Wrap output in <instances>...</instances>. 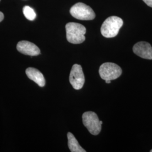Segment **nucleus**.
<instances>
[{
  "instance_id": "20e7f679",
  "label": "nucleus",
  "mask_w": 152,
  "mask_h": 152,
  "mask_svg": "<svg viewBox=\"0 0 152 152\" xmlns=\"http://www.w3.org/2000/svg\"><path fill=\"white\" fill-rule=\"evenodd\" d=\"M84 126L93 135H98L102 129V124L98 115L93 112H86L82 115Z\"/></svg>"
},
{
  "instance_id": "423d86ee",
  "label": "nucleus",
  "mask_w": 152,
  "mask_h": 152,
  "mask_svg": "<svg viewBox=\"0 0 152 152\" xmlns=\"http://www.w3.org/2000/svg\"><path fill=\"white\" fill-rule=\"evenodd\" d=\"M69 82L76 90L82 88L85 83V76L81 65L77 64L73 65L69 75Z\"/></svg>"
},
{
  "instance_id": "4468645a",
  "label": "nucleus",
  "mask_w": 152,
  "mask_h": 152,
  "mask_svg": "<svg viewBox=\"0 0 152 152\" xmlns=\"http://www.w3.org/2000/svg\"><path fill=\"white\" fill-rule=\"evenodd\" d=\"M105 82L107 83H110L111 81H110V80H105Z\"/></svg>"
},
{
  "instance_id": "7ed1b4c3",
  "label": "nucleus",
  "mask_w": 152,
  "mask_h": 152,
  "mask_svg": "<svg viewBox=\"0 0 152 152\" xmlns=\"http://www.w3.org/2000/svg\"><path fill=\"white\" fill-rule=\"evenodd\" d=\"M71 15L79 20H90L95 18V13L92 9L83 3L78 2L70 9Z\"/></svg>"
},
{
  "instance_id": "dca6fc26",
  "label": "nucleus",
  "mask_w": 152,
  "mask_h": 152,
  "mask_svg": "<svg viewBox=\"0 0 152 152\" xmlns=\"http://www.w3.org/2000/svg\"><path fill=\"white\" fill-rule=\"evenodd\" d=\"M151 152H152V149L151 150Z\"/></svg>"
},
{
  "instance_id": "f257e3e1",
  "label": "nucleus",
  "mask_w": 152,
  "mask_h": 152,
  "mask_svg": "<svg viewBox=\"0 0 152 152\" xmlns=\"http://www.w3.org/2000/svg\"><path fill=\"white\" fill-rule=\"evenodd\" d=\"M65 29L66 39L69 42L80 44L85 41L86 29L83 25L77 23L70 22L66 24Z\"/></svg>"
},
{
  "instance_id": "1a4fd4ad",
  "label": "nucleus",
  "mask_w": 152,
  "mask_h": 152,
  "mask_svg": "<svg viewBox=\"0 0 152 152\" xmlns=\"http://www.w3.org/2000/svg\"><path fill=\"white\" fill-rule=\"evenodd\" d=\"M28 77L36 82L39 86L44 87L45 85V79L42 73L34 68H28L26 71Z\"/></svg>"
},
{
  "instance_id": "9d476101",
  "label": "nucleus",
  "mask_w": 152,
  "mask_h": 152,
  "mask_svg": "<svg viewBox=\"0 0 152 152\" xmlns=\"http://www.w3.org/2000/svg\"><path fill=\"white\" fill-rule=\"evenodd\" d=\"M68 137V147L72 152H86V151L83 149L79 144L76 137L71 133L68 132L67 134Z\"/></svg>"
},
{
  "instance_id": "0eeeda50",
  "label": "nucleus",
  "mask_w": 152,
  "mask_h": 152,
  "mask_svg": "<svg viewBox=\"0 0 152 152\" xmlns=\"http://www.w3.org/2000/svg\"><path fill=\"white\" fill-rule=\"evenodd\" d=\"M133 51L143 59H152V47L147 42L141 41L136 43L133 47Z\"/></svg>"
},
{
  "instance_id": "2eb2a0df",
  "label": "nucleus",
  "mask_w": 152,
  "mask_h": 152,
  "mask_svg": "<svg viewBox=\"0 0 152 152\" xmlns=\"http://www.w3.org/2000/svg\"><path fill=\"white\" fill-rule=\"evenodd\" d=\"M100 124L102 125V124H103V122L102 121H100Z\"/></svg>"
},
{
  "instance_id": "f8f14e48",
  "label": "nucleus",
  "mask_w": 152,
  "mask_h": 152,
  "mask_svg": "<svg viewBox=\"0 0 152 152\" xmlns=\"http://www.w3.org/2000/svg\"><path fill=\"white\" fill-rule=\"evenodd\" d=\"M147 5L152 7V0H142Z\"/></svg>"
},
{
  "instance_id": "6e6552de",
  "label": "nucleus",
  "mask_w": 152,
  "mask_h": 152,
  "mask_svg": "<svg viewBox=\"0 0 152 152\" xmlns=\"http://www.w3.org/2000/svg\"><path fill=\"white\" fill-rule=\"evenodd\" d=\"M16 49L20 53L27 55L37 56L41 53L40 50L35 44L28 41L19 42L17 44Z\"/></svg>"
},
{
  "instance_id": "ddd939ff",
  "label": "nucleus",
  "mask_w": 152,
  "mask_h": 152,
  "mask_svg": "<svg viewBox=\"0 0 152 152\" xmlns=\"http://www.w3.org/2000/svg\"><path fill=\"white\" fill-rule=\"evenodd\" d=\"M4 19V14L0 11V22H2Z\"/></svg>"
},
{
  "instance_id": "f03ea898",
  "label": "nucleus",
  "mask_w": 152,
  "mask_h": 152,
  "mask_svg": "<svg viewBox=\"0 0 152 152\" xmlns=\"http://www.w3.org/2000/svg\"><path fill=\"white\" fill-rule=\"evenodd\" d=\"M123 24V20L120 17L110 16L103 23L100 29L101 33L106 38L114 37L118 34Z\"/></svg>"
},
{
  "instance_id": "39448f33",
  "label": "nucleus",
  "mask_w": 152,
  "mask_h": 152,
  "mask_svg": "<svg viewBox=\"0 0 152 152\" xmlns=\"http://www.w3.org/2000/svg\"><path fill=\"white\" fill-rule=\"evenodd\" d=\"M99 75L102 79L105 80H113L118 78L122 74L120 66L113 63H105L100 66Z\"/></svg>"
},
{
  "instance_id": "9b49d317",
  "label": "nucleus",
  "mask_w": 152,
  "mask_h": 152,
  "mask_svg": "<svg viewBox=\"0 0 152 152\" xmlns=\"http://www.w3.org/2000/svg\"><path fill=\"white\" fill-rule=\"evenodd\" d=\"M23 14L25 17L29 20H34L36 17V14L34 10L28 6H26L23 9Z\"/></svg>"
}]
</instances>
